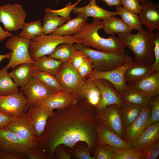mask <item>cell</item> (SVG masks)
<instances>
[{"instance_id": "6da1fadb", "label": "cell", "mask_w": 159, "mask_h": 159, "mask_svg": "<svg viewBox=\"0 0 159 159\" xmlns=\"http://www.w3.org/2000/svg\"><path fill=\"white\" fill-rule=\"evenodd\" d=\"M97 122L95 107L85 99H80L76 103L53 111L38 139L39 145L50 159H53L54 150L60 144L72 149L77 143L83 142L92 153Z\"/></svg>"}, {"instance_id": "7a4b0ae2", "label": "cell", "mask_w": 159, "mask_h": 159, "mask_svg": "<svg viewBox=\"0 0 159 159\" xmlns=\"http://www.w3.org/2000/svg\"><path fill=\"white\" fill-rule=\"evenodd\" d=\"M103 29L102 20L94 18L91 23L86 22L81 31L73 36L79 39L83 45L95 49L119 54L124 55L125 46L118 37L111 35L109 38L100 36L98 31Z\"/></svg>"}, {"instance_id": "3957f363", "label": "cell", "mask_w": 159, "mask_h": 159, "mask_svg": "<svg viewBox=\"0 0 159 159\" xmlns=\"http://www.w3.org/2000/svg\"><path fill=\"white\" fill-rule=\"evenodd\" d=\"M126 48L131 50L135 60L145 65H152L155 60L154 32L142 29L135 34H117Z\"/></svg>"}, {"instance_id": "277c9868", "label": "cell", "mask_w": 159, "mask_h": 159, "mask_svg": "<svg viewBox=\"0 0 159 159\" xmlns=\"http://www.w3.org/2000/svg\"><path fill=\"white\" fill-rule=\"evenodd\" d=\"M91 62L93 70L101 71H110L124 65L132 59L127 54L119 55L92 49L81 44H75Z\"/></svg>"}, {"instance_id": "5b68a950", "label": "cell", "mask_w": 159, "mask_h": 159, "mask_svg": "<svg viewBox=\"0 0 159 159\" xmlns=\"http://www.w3.org/2000/svg\"><path fill=\"white\" fill-rule=\"evenodd\" d=\"M63 43L81 44V41L73 35L57 36L43 34L30 40L29 46V55L34 61L40 57L49 55L58 45Z\"/></svg>"}, {"instance_id": "8992f818", "label": "cell", "mask_w": 159, "mask_h": 159, "mask_svg": "<svg viewBox=\"0 0 159 159\" xmlns=\"http://www.w3.org/2000/svg\"><path fill=\"white\" fill-rule=\"evenodd\" d=\"M30 40L13 35L8 38L5 43L6 47L11 51V56L7 64L3 69L14 68L21 64L33 63L34 61L31 58L29 51Z\"/></svg>"}, {"instance_id": "52a82bcc", "label": "cell", "mask_w": 159, "mask_h": 159, "mask_svg": "<svg viewBox=\"0 0 159 159\" xmlns=\"http://www.w3.org/2000/svg\"><path fill=\"white\" fill-rule=\"evenodd\" d=\"M18 4H7L0 6V22L7 31H16L22 29L26 14Z\"/></svg>"}, {"instance_id": "ba28073f", "label": "cell", "mask_w": 159, "mask_h": 159, "mask_svg": "<svg viewBox=\"0 0 159 159\" xmlns=\"http://www.w3.org/2000/svg\"><path fill=\"white\" fill-rule=\"evenodd\" d=\"M63 91L78 96L81 87L85 79L68 62L63 63L55 75Z\"/></svg>"}, {"instance_id": "9c48e42d", "label": "cell", "mask_w": 159, "mask_h": 159, "mask_svg": "<svg viewBox=\"0 0 159 159\" xmlns=\"http://www.w3.org/2000/svg\"><path fill=\"white\" fill-rule=\"evenodd\" d=\"M28 100L20 91L6 95H0V111L7 115L15 118L27 112Z\"/></svg>"}, {"instance_id": "30bf717a", "label": "cell", "mask_w": 159, "mask_h": 159, "mask_svg": "<svg viewBox=\"0 0 159 159\" xmlns=\"http://www.w3.org/2000/svg\"><path fill=\"white\" fill-rule=\"evenodd\" d=\"M96 112L98 122L124 140V128L121 118L120 107L116 104L111 105Z\"/></svg>"}, {"instance_id": "8fae6325", "label": "cell", "mask_w": 159, "mask_h": 159, "mask_svg": "<svg viewBox=\"0 0 159 159\" xmlns=\"http://www.w3.org/2000/svg\"><path fill=\"white\" fill-rule=\"evenodd\" d=\"M134 61L132 59L121 66L110 71H101L93 70L88 76L87 79L91 81L97 79L106 80L114 86L119 94L120 93L127 87L124 74L126 69Z\"/></svg>"}, {"instance_id": "7c38bea8", "label": "cell", "mask_w": 159, "mask_h": 159, "mask_svg": "<svg viewBox=\"0 0 159 159\" xmlns=\"http://www.w3.org/2000/svg\"><path fill=\"white\" fill-rule=\"evenodd\" d=\"M5 128L14 132L22 140L32 146L39 145L38 139L27 112L14 118Z\"/></svg>"}, {"instance_id": "4fadbf2b", "label": "cell", "mask_w": 159, "mask_h": 159, "mask_svg": "<svg viewBox=\"0 0 159 159\" xmlns=\"http://www.w3.org/2000/svg\"><path fill=\"white\" fill-rule=\"evenodd\" d=\"M19 90L27 99L29 107L55 93L45 86L37 78L33 76L27 84L21 87Z\"/></svg>"}, {"instance_id": "5bb4252c", "label": "cell", "mask_w": 159, "mask_h": 159, "mask_svg": "<svg viewBox=\"0 0 159 159\" xmlns=\"http://www.w3.org/2000/svg\"><path fill=\"white\" fill-rule=\"evenodd\" d=\"M99 89L101 100L95 108L96 111L101 110L107 105L116 104L121 107L124 102L120 97L114 86L108 81L97 79L93 81Z\"/></svg>"}, {"instance_id": "9a60e30c", "label": "cell", "mask_w": 159, "mask_h": 159, "mask_svg": "<svg viewBox=\"0 0 159 159\" xmlns=\"http://www.w3.org/2000/svg\"><path fill=\"white\" fill-rule=\"evenodd\" d=\"M80 99L77 95L64 91L54 93L42 99L36 104L46 109H61L76 103Z\"/></svg>"}, {"instance_id": "2e32d148", "label": "cell", "mask_w": 159, "mask_h": 159, "mask_svg": "<svg viewBox=\"0 0 159 159\" xmlns=\"http://www.w3.org/2000/svg\"><path fill=\"white\" fill-rule=\"evenodd\" d=\"M22 140L14 132L6 128L0 129V150L5 151L24 154L32 146Z\"/></svg>"}, {"instance_id": "e0dca14e", "label": "cell", "mask_w": 159, "mask_h": 159, "mask_svg": "<svg viewBox=\"0 0 159 159\" xmlns=\"http://www.w3.org/2000/svg\"><path fill=\"white\" fill-rule=\"evenodd\" d=\"M151 107L149 104L143 108L138 117L125 129L124 140L131 143L136 140L142 134L148 122Z\"/></svg>"}, {"instance_id": "ac0fdd59", "label": "cell", "mask_w": 159, "mask_h": 159, "mask_svg": "<svg viewBox=\"0 0 159 159\" xmlns=\"http://www.w3.org/2000/svg\"><path fill=\"white\" fill-rule=\"evenodd\" d=\"M142 7L138 14L141 24L145 26L151 32L159 30V6L147 0L141 4Z\"/></svg>"}, {"instance_id": "d6986e66", "label": "cell", "mask_w": 159, "mask_h": 159, "mask_svg": "<svg viewBox=\"0 0 159 159\" xmlns=\"http://www.w3.org/2000/svg\"><path fill=\"white\" fill-rule=\"evenodd\" d=\"M96 131L97 143L107 144L117 149L132 148L131 143L125 141L98 121L96 126Z\"/></svg>"}, {"instance_id": "ffe728a7", "label": "cell", "mask_w": 159, "mask_h": 159, "mask_svg": "<svg viewBox=\"0 0 159 159\" xmlns=\"http://www.w3.org/2000/svg\"><path fill=\"white\" fill-rule=\"evenodd\" d=\"M54 110L40 106L37 104L29 107L27 113L32 125L36 136L39 139L45 129L47 120Z\"/></svg>"}, {"instance_id": "44dd1931", "label": "cell", "mask_w": 159, "mask_h": 159, "mask_svg": "<svg viewBox=\"0 0 159 159\" xmlns=\"http://www.w3.org/2000/svg\"><path fill=\"white\" fill-rule=\"evenodd\" d=\"M131 85L150 97L159 94V71H153L139 81Z\"/></svg>"}, {"instance_id": "7402d4cb", "label": "cell", "mask_w": 159, "mask_h": 159, "mask_svg": "<svg viewBox=\"0 0 159 159\" xmlns=\"http://www.w3.org/2000/svg\"><path fill=\"white\" fill-rule=\"evenodd\" d=\"M88 17L82 14H78L75 17L70 19L59 26L52 34L57 36L71 35L80 32L87 22Z\"/></svg>"}, {"instance_id": "603a6c76", "label": "cell", "mask_w": 159, "mask_h": 159, "mask_svg": "<svg viewBox=\"0 0 159 159\" xmlns=\"http://www.w3.org/2000/svg\"><path fill=\"white\" fill-rule=\"evenodd\" d=\"M153 71L152 65H144L135 60L126 69L124 78L127 83L132 84L140 80Z\"/></svg>"}, {"instance_id": "cb8c5ba5", "label": "cell", "mask_w": 159, "mask_h": 159, "mask_svg": "<svg viewBox=\"0 0 159 159\" xmlns=\"http://www.w3.org/2000/svg\"><path fill=\"white\" fill-rule=\"evenodd\" d=\"M97 0H90L89 4L83 7L76 6L73 10V13L76 14H82L88 17H92L93 18L101 20L108 16L118 15L116 11H109L100 7L96 4Z\"/></svg>"}, {"instance_id": "d4e9b609", "label": "cell", "mask_w": 159, "mask_h": 159, "mask_svg": "<svg viewBox=\"0 0 159 159\" xmlns=\"http://www.w3.org/2000/svg\"><path fill=\"white\" fill-rule=\"evenodd\" d=\"M159 122L152 124L147 127L141 135L131 143L133 148L140 152L145 147L159 141Z\"/></svg>"}, {"instance_id": "484cf974", "label": "cell", "mask_w": 159, "mask_h": 159, "mask_svg": "<svg viewBox=\"0 0 159 159\" xmlns=\"http://www.w3.org/2000/svg\"><path fill=\"white\" fill-rule=\"evenodd\" d=\"M80 99H85L87 103L95 108L101 100L100 92L93 81L85 80L79 95Z\"/></svg>"}, {"instance_id": "4316f807", "label": "cell", "mask_w": 159, "mask_h": 159, "mask_svg": "<svg viewBox=\"0 0 159 159\" xmlns=\"http://www.w3.org/2000/svg\"><path fill=\"white\" fill-rule=\"evenodd\" d=\"M119 95L124 102L142 108L150 104V97L135 89L130 84L127 85V88Z\"/></svg>"}, {"instance_id": "83f0119b", "label": "cell", "mask_w": 159, "mask_h": 159, "mask_svg": "<svg viewBox=\"0 0 159 159\" xmlns=\"http://www.w3.org/2000/svg\"><path fill=\"white\" fill-rule=\"evenodd\" d=\"M104 32L109 34L131 33L132 30L122 19L110 16L102 19Z\"/></svg>"}, {"instance_id": "f1b7e54d", "label": "cell", "mask_w": 159, "mask_h": 159, "mask_svg": "<svg viewBox=\"0 0 159 159\" xmlns=\"http://www.w3.org/2000/svg\"><path fill=\"white\" fill-rule=\"evenodd\" d=\"M34 69L32 63H24L16 66L9 73L16 85L22 87L27 84L32 76Z\"/></svg>"}, {"instance_id": "f546056e", "label": "cell", "mask_w": 159, "mask_h": 159, "mask_svg": "<svg viewBox=\"0 0 159 159\" xmlns=\"http://www.w3.org/2000/svg\"><path fill=\"white\" fill-rule=\"evenodd\" d=\"M63 62L47 55L39 57L32 63L34 69L55 76Z\"/></svg>"}, {"instance_id": "4dcf8cb0", "label": "cell", "mask_w": 159, "mask_h": 159, "mask_svg": "<svg viewBox=\"0 0 159 159\" xmlns=\"http://www.w3.org/2000/svg\"><path fill=\"white\" fill-rule=\"evenodd\" d=\"M77 50L73 44L63 43L58 45L49 56L63 63L68 62Z\"/></svg>"}, {"instance_id": "1f68e13d", "label": "cell", "mask_w": 159, "mask_h": 159, "mask_svg": "<svg viewBox=\"0 0 159 159\" xmlns=\"http://www.w3.org/2000/svg\"><path fill=\"white\" fill-rule=\"evenodd\" d=\"M143 108L124 102L120 107V114L125 129L131 124L138 116Z\"/></svg>"}, {"instance_id": "d6a6232c", "label": "cell", "mask_w": 159, "mask_h": 159, "mask_svg": "<svg viewBox=\"0 0 159 159\" xmlns=\"http://www.w3.org/2000/svg\"><path fill=\"white\" fill-rule=\"evenodd\" d=\"M19 91L18 87L10 76L7 69L0 70V95L6 96Z\"/></svg>"}, {"instance_id": "836d02e7", "label": "cell", "mask_w": 159, "mask_h": 159, "mask_svg": "<svg viewBox=\"0 0 159 159\" xmlns=\"http://www.w3.org/2000/svg\"><path fill=\"white\" fill-rule=\"evenodd\" d=\"M32 75L55 92L63 91L55 76L34 69L32 71Z\"/></svg>"}, {"instance_id": "e575fe53", "label": "cell", "mask_w": 159, "mask_h": 159, "mask_svg": "<svg viewBox=\"0 0 159 159\" xmlns=\"http://www.w3.org/2000/svg\"><path fill=\"white\" fill-rule=\"evenodd\" d=\"M43 20L44 33L46 35L52 34L57 28L67 21L65 18L52 13H46Z\"/></svg>"}, {"instance_id": "d590c367", "label": "cell", "mask_w": 159, "mask_h": 159, "mask_svg": "<svg viewBox=\"0 0 159 159\" xmlns=\"http://www.w3.org/2000/svg\"><path fill=\"white\" fill-rule=\"evenodd\" d=\"M22 29V31L18 36L20 37L30 40L44 34L40 19L25 23Z\"/></svg>"}, {"instance_id": "8d00e7d4", "label": "cell", "mask_w": 159, "mask_h": 159, "mask_svg": "<svg viewBox=\"0 0 159 159\" xmlns=\"http://www.w3.org/2000/svg\"><path fill=\"white\" fill-rule=\"evenodd\" d=\"M116 11L124 22L132 30L139 31L142 29L138 14L130 12L120 5L116 6Z\"/></svg>"}, {"instance_id": "74e56055", "label": "cell", "mask_w": 159, "mask_h": 159, "mask_svg": "<svg viewBox=\"0 0 159 159\" xmlns=\"http://www.w3.org/2000/svg\"><path fill=\"white\" fill-rule=\"evenodd\" d=\"M94 159H115L111 147L105 144L96 143L93 150Z\"/></svg>"}, {"instance_id": "f35d334b", "label": "cell", "mask_w": 159, "mask_h": 159, "mask_svg": "<svg viewBox=\"0 0 159 159\" xmlns=\"http://www.w3.org/2000/svg\"><path fill=\"white\" fill-rule=\"evenodd\" d=\"M111 148L115 155V159H141L139 152L136 148Z\"/></svg>"}, {"instance_id": "ab89813d", "label": "cell", "mask_w": 159, "mask_h": 159, "mask_svg": "<svg viewBox=\"0 0 159 159\" xmlns=\"http://www.w3.org/2000/svg\"><path fill=\"white\" fill-rule=\"evenodd\" d=\"M72 158L77 159H94L91 155V153L87 145L84 146L77 143L75 147L73 149H69L66 147Z\"/></svg>"}, {"instance_id": "60d3db41", "label": "cell", "mask_w": 159, "mask_h": 159, "mask_svg": "<svg viewBox=\"0 0 159 159\" xmlns=\"http://www.w3.org/2000/svg\"><path fill=\"white\" fill-rule=\"evenodd\" d=\"M150 104L151 107L150 115L146 128L153 123L159 121V95L150 98Z\"/></svg>"}, {"instance_id": "b9f144b4", "label": "cell", "mask_w": 159, "mask_h": 159, "mask_svg": "<svg viewBox=\"0 0 159 159\" xmlns=\"http://www.w3.org/2000/svg\"><path fill=\"white\" fill-rule=\"evenodd\" d=\"M141 159H155L159 154V142L148 145L139 152Z\"/></svg>"}, {"instance_id": "7bdbcfd3", "label": "cell", "mask_w": 159, "mask_h": 159, "mask_svg": "<svg viewBox=\"0 0 159 159\" xmlns=\"http://www.w3.org/2000/svg\"><path fill=\"white\" fill-rule=\"evenodd\" d=\"M24 154L29 159H50L39 145L30 147Z\"/></svg>"}, {"instance_id": "ee69618b", "label": "cell", "mask_w": 159, "mask_h": 159, "mask_svg": "<svg viewBox=\"0 0 159 159\" xmlns=\"http://www.w3.org/2000/svg\"><path fill=\"white\" fill-rule=\"evenodd\" d=\"M77 1L73 4H72L71 2L68 3L64 8L58 10H53L47 7L44 10L45 13H52L59 16L64 17L67 21L71 19L70 14L74 8L78 4Z\"/></svg>"}, {"instance_id": "f6af8a7d", "label": "cell", "mask_w": 159, "mask_h": 159, "mask_svg": "<svg viewBox=\"0 0 159 159\" xmlns=\"http://www.w3.org/2000/svg\"><path fill=\"white\" fill-rule=\"evenodd\" d=\"M121 5L126 10L138 14L140 11L142 6L138 0H120Z\"/></svg>"}, {"instance_id": "bcb514c9", "label": "cell", "mask_w": 159, "mask_h": 159, "mask_svg": "<svg viewBox=\"0 0 159 159\" xmlns=\"http://www.w3.org/2000/svg\"><path fill=\"white\" fill-rule=\"evenodd\" d=\"M154 61L152 64L154 71H159V30L154 33Z\"/></svg>"}, {"instance_id": "7dc6e473", "label": "cell", "mask_w": 159, "mask_h": 159, "mask_svg": "<svg viewBox=\"0 0 159 159\" xmlns=\"http://www.w3.org/2000/svg\"><path fill=\"white\" fill-rule=\"evenodd\" d=\"M93 70L92 63L87 57L77 71L82 77L85 79V78L88 77Z\"/></svg>"}, {"instance_id": "c3c4849f", "label": "cell", "mask_w": 159, "mask_h": 159, "mask_svg": "<svg viewBox=\"0 0 159 159\" xmlns=\"http://www.w3.org/2000/svg\"><path fill=\"white\" fill-rule=\"evenodd\" d=\"M86 57L82 52L77 49L68 63L77 71Z\"/></svg>"}, {"instance_id": "681fc988", "label": "cell", "mask_w": 159, "mask_h": 159, "mask_svg": "<svg viewBox=\"0 0 159 159\" xmlns=\"http://www.w3.org/2000/svg\"><path fill=\"white\" fill-rule=\"evenodd\" d=\"M71 158L68 151L63 145H58L54 150L53 159H71Z\"/></svg>"}, {"instance_id": "f907efd6", "label": "cell", "mask_w": 159, "mask_h": 159, "mask_svg": "<svg viewBox=\"0 0 159 159\" xmlns=\"http://www.w3.org/2000/svg\"><path fill=\"white\" fill-rule=\"evenodd\" d=\"M24 154L10 153L0 150V159H27Z\"/></svg>"}, {"instance_id": "816d5d0a", "label": "cell", "mask_w": 159, "mask_h": 159, "mask_svg": "<svg viewBox=\"0 0 159 159\" xmlns=\"http://www.w3.org/2000/svg\"><path fill=\"white\" fill-rule=\"evenodd\" d=\"M13 118L0 111V129L6 128Z\"/></svg>"}, {"instance_id": "f5cc1de1", "label": "cell", "mask_w": 159, "mask_h": 159, "mask_svg": "<svg viewBox=\"0 0 159 159\" xmlns=\"http://www.w3.org/2000/svg\"><path fill=\"white\" fill-rule=\"evenodd\" d=\"M13 35V33L4 30L0 25V42L6 39L11 37Z\"/></svg>"}, {"instance_id": "db71d44e", "label": "cell", "mask_w": 159, "mask_h": 159, "mask_svg": "<svg viewBox=\"0 0 159 159\" xmlns=\"http://www.w3.org/2000/svg\"><path fill=\"white\" fill-rule=\"evenodd\" d=\"M110 6L121 5L120 0H101Z\"/></svg>"}, {"instance_id": "11a10c76", "label": "cell", "mask_w": 159, "mask_h": 159, "mask_svg": "<svg viewBox=\"0 0 159 159\" xmlns=\"http://www.w3.org/2000/svg\"><path fill=\"white\" fill-rule=\"evenodd\" d=\"M11 56V52L4 55L0 54V63L3 59H7L10 60Z\"/></svg>"}, {"instance_id": "9f6ffc18", "label": "cell", "mask_w": 159, "mask_h": 159, "mask_svg": "<svg viewBox=\"0 0 159 159\" xmlns=\"http://www.w3.org/2000/svg\"><path fill=\"white\" fill-rule=\"evenodd\" d=\"M139 3H140L141 4L144 3L147 0H138Z\"/></svg>"}, {"instance_id": "6f0895ef", "label": "cell", "mask_w": 159, "mask_h": 159, "mask_svg": "<svg viewBox=\"0 0 159 159\" xmlns=\"http://www.w3.org/2000/svg\"><path fill=\"white\" fill-rule=\"evenodd\" d=\"M59 0H56V4H57L58 2L59 1Z\"/></svg>"}, {"instance_id": "680465c9", "label": "cell", "mask_w": 159, "mask_h": 159, "mask_svg": "<svg viewBox=\"0 0 159 159\" xmlns=\"http://www.w3.org/2000/svg\"><path fill=\"white\" fill-rule=\"evenodd\" d=\"M82 0H78L77 1V2L78 3H79V2L80 1H81Z\"/></svg>"}]
</instances>
